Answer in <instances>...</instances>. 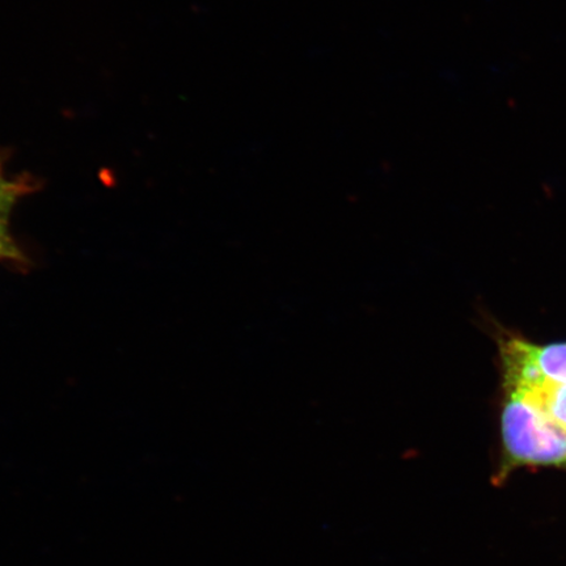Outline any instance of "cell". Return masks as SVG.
Listing matches in <instances>:
<instances>
[{
  "label": "cell",
  "instance_id": "1",
  "mask_svg": "<svg viewBox=\"0 0 566 566\" xmlns=\"http://www.w3.org/2000/svg\"><path fill=\"white\" fill-rule=\"evenodd\" d=\"M501 433L509 464L566 465V431L525 394L505 389Z\"/></svg>",
  "mask_w": 566,
  "mask_h": 566
},
{
  "label": "cell",
  "instance_id": "4",
  "mask_svg": "<svg viewBox=\"0 0 566 566\" xmlns=\"http://www.w3.org/2000/svg\"><path fill=\"white\" fill-rule=\"evenodd\" d=\"M505 389L525 394L552 421L566 431V385H536Z\"/></svg>",
  "mask_w": 566,
  "mask_h": 566
},
{
  "label": "cell",
  "instance_id": "3",
  "mask_svg": "<svg viewBox=\"0 0 566 566\" xmlns=\"http://www.w3.org/2000/svg\"><path fill=\"white\" fill-rule=\"evenodd\" d=\"M30 190L31 186L24 179L7 176L3 158L0 157V261L20 263L24 260L23 252L11 235L10 221L13 208Z\"/></svg>",
  "mask_w": 566,
  "mask_h": 566
},
{
  "label": "cell",
  "instance_id": "2",
  "mask_svg": "<svg viewBox=\"0 0 566 566\" xmlns=\"http://www.w3.org/2000/svg\"><path fill=\"white\" fill-rule=\"evenodd\" d=\"M504 388L566 385V343L535 345L526 339H500Z\"/></svg>",
  "mask_w": 566,
  "mask_h": 566
}]
</instances>
